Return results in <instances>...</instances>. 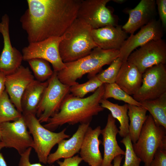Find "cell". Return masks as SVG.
<instances>
[{
    "instance_id": "cell-1",
    "label": "cell",
    "mask_w": 166,
    "mask_h": 166,
    "mask_svg": "<svg viewBox=\"0 0 166 166\" xmlns=\"http://www.w3.org/2000/svg\"><path fill=\"white\" fill-rule=\"evenodd\" d=\"M81 0H27L20 18L29 43L63 35L77 18Z\"/></svg>"
},
{
    "instance_id": "cell-2",
    "label": "cell",
    "mask_w": 166,
    "mask_h": 166,
    "mask_svg": "<svg viewBox=\"0 0 166 166\" xmlns=\"http://www.w3.org/2000/svg\"><path fill=\"white\" fill-rule=\"evenodd\" d=\"M105 91L103 84L91 95L79 98L69 94L64 100L59 111L43 126L52 131L67 124L73 125L90 123L93 117L103 111L100 103Z\"/></svg>"
},
{
    "instance_id": "cell-3",
    "label": "cell",
    "mask_w": 166,
    "mask_h": 166,
    "mask_svg": "<svg viewBox=\"0 0 166 166\" xmlns=\"http://www.w3.org/2000/svg\"><path fill=\"white\" fill-rule=\"evenodd\" d=\"M119 50H104L97 47L88 55L76 61L65 63L66 67L57 72L58 79L69 86L77 84V79L88 74L89 79L99 73L102 67L110 65L119 57Z\"/></svg>"
},
{
    "instance_id": "cell-4",
    "label": "cell",
    "mask_w": 166,
    "mask_h": 166,
    "mask_svg": "<svg viewBox=\"0 0 166 166\" xmlns=\"http://www.w3.org/2000/svg\"><path fill=\"white\" fill-rule=\"evenodd\" d=\"M91 26L77 18L64 34L59 51L64 63L74 61L89 54L98 47L92 36Z\"/></svg>"
},
{
    "instance_id": "cell-5",
    "label": "cell",
    "mask_w": 166,
    "mask_h": 166,
    "mask_svg": "<svg viewBox=\"0 0 166 166\" xmlns=\"http://www.w3.org/2000/svg\"><path fill=\"white\" fill-rule=\"evenodd\" d=\"M132 146L144 166H150L156 151L166 149V129L157 125L152 116L148 115L137 140Z\"/></svg>"
},
{
    "instance_id": "cell-6",
    "label": "cell",
    "mask_w": 166,
    "mask_h": 166,
    "mask_svg": "<svg viewBox=\"0 0 166 166\" xmlns=\"http://www.w3.org/2000/svg\"><path fill=\"white\" fill-rule=\"evenodd\" d=\"M22 115L28 131L32 135L33 148L37 153L39 161L46 164L53 147L62 140L69 138L70 136L65 133L66 128L58 132L48 129L41 124L34 114L29 113Z\"/></svg>"
},
{
    "instance_id": "cell-7",
    "label": "cell",
    "mask_w": 166,
    "mask_h": 166,
    "mask_svg": "<svg viewBox=\"0 0 166 166\" xmlns=\"http://www.w3.org/2000/svg\"><path fill=\"white\" fill-rule=\"evenodd\" d=\"M48 81L36 115L41 123H46L59 111L64 100L70 93V86L60 81L57 72H54Z\"/></svg>"
},
{
    "instance_id": "cell-8",
    "label": "cell",
    "mask_w": 166,
    "mask_h": 166,
    "mask_svg": "<svg viewBox=\"0 0 166 166\" xmlns=\"http://www.w3.org/2000/svg\"><path fill=\"white\" fill-rule=\"evenodd\" d=\"M110 0H81L77 18L81 19L97 29L118 25V17L106 6Z\"/></svg>"
},
{
    "instance_id": "cell-9",
    "label": "cell",
    "mask_w": 166,
    "mask_h": 166,
    "mask_svg": "<svg viewBox=\"0 0 166 166\" xmlns=\"http://www.w3.org/2000/svg\"><path fill=\"white\" fill-rule=\"evenodd\" d=\"M64 35L59 37H51L43 40L29 43L22 49L23 60L34 58L44 59L50 63L53 71L59 72L66 68L62 61L59 51L61 42Z\"/></svg>"
},
{
    "instance_id": "cell-10",
    "label": "cell",
    "mask_w": 166,
    "mask_h": 166,
    "mask_svg": "<svg viewBox=\"0 0 166 166\" xmlns=\"http://www.w3.org/2000/svg\"><path fill=\"white\" fill-rule=\"evenodd\" d=\"M166 93V68L162 64L147 69L142 74V84L133 95L136 101L157 98Z\"/></svg>"
},
{
    "instance_id": "cell-11",
    "label": "cell",
    "mask_w": 166,
    "mask_h": 166,
    "mask_svg": "<svg viewBox=\"0 0 166 166\" xmlns=\"http://www.w3.org/2000/svg\"><path fill=\"white\" fill-rule=\"evenodd\" d=\"M134 65L143 74L148 68L166 62V43L161 39L151 41L129 55L127 61Z\"/></svg>"
},
{
    "instance_id": "cell-12",
    "label": "cell",
    "mask_w": 166,
    "mask_h": 166,
    "mask_svg": "<svg viewBox=\"0 0 166 166\" xmlns=\"http://www.w3.org/2000/svg\"><path fill=\"white\" fill-rule=\"evenodd\" d=\"M1 141L4 147L13 148L20 155L33 146V138L23 115L12 122L0 123Z\"/></svg>"
},
{
    "instance_id": "cell-13",
    "label": "cell",
    "mask_w": 166,
    "mask_h": 166,
    "mask_svg": "<svg viewBox=\"0 0 166 166\" xmlns=\"http://www.w3.org/2000/svg\"><path fill=\"white\" fill-rule=\"evenodd\" d=\"M164 30L159 19L153 20L125 40L119 50V57L123 62L127 61L130 54L137 48L151 41L162 39Z\"/></svg>"
},
{
    "instance_id": "cell-14",
    "label": "cell",
    "mask_w": 166,
    "mask_h": 166,
    "mask_svg": "<svg viewBox=\"0 0 166 166\" xmlns=\"http://www.w3.org/2000/svg\"><path fill=\"white\" fill-rule=\"evenodd\" d=\"M10 19L6 14L0 22V33L3 38V47L0 56V72L6 75L15 71L23 60L22 54L12 45L9 33Z\"/></svg>"
},
{
    "instance_id": "cell-15",
    "label": "cell",
    "mask_w": 166,
    "mask_h": 166,
    "mask_svg": "<svg viewBox=\"0 0 166 166\" xmlns=\"http://www.w3.org/2000/svg\"><path fill=\"white\" fill-rule=\"evenodd\" d=\"M34 80V76L29 68L22 65L13 73L6 75L5 90L12 102L22 113V96L27 86Z\"/></svg>"
},
{
    "instance_id": "cell-16",
    "label": "cell",
    "mask_w": 166,
    "mask_h": 166,
    "mask_svg": "<svg viewBox=\"0 0 166 166\" xmlns=\"http://www.w3.org/2000/svg\"><path fill=\"white\" fill-rule=\"evenodd\" d=\"M156 5L155 0H141L134 8L125 10L129 18L122 26V29L127 33L133 34L138 29L155 19Z\"/></svg>"
},
{
    "instance_id": "cell-17",
    "label": "cell",
    "mask_w": 166,
    "mask_h": 166,
    "mask_svg": "<svg viewBox=\"0 0 166 166\" xmlns=\"http://www.w3.org/2000/svg\"><path fill=\"white\" fill-rule=\"evenodd\" d=\"M116 121L111 113L109 114L106 125L101 129V134L102 136V143L104 153L101 166H113L112 162L115 157L119 155H125V152L119 146L117 141V135L119 130Z\"/></svg>"
},
{
    "instance_id": "cell-18",
    "label": "cell",
    "mask_w": 166,
    "mask_h": 166,
    "mask_svg": "<svg viewBox=\"0 0 166 166\" xmlns=\"http://www.w3.org/2000/svg\"><path fill=\"white\" fill-rule=\"evenodd\" d=\"M121 26H108L92 29L93 39L98 47L104 50H118L127 38V33Z\"/></svg>"
},
{
    "instance_id": "cell-19",
    "label": "cell",
    "mask_w": 166,
    "mask_h": 166,
    "mask_svg": "<svg viewBox=\"0 0 166 166\" xmlns=\"http://www.w3.org/2000/svg\"><path fill=\"white\" fill-rule=\"evenodd\" d=\"M100 126L94 129L89 126L86 131L80 150V157L90 166H101L103 157L99 145L102 141L99 139L101 134Z\"/></svg>"
},
{
    "instance_id": "cell-20",
    "label": "cell",
    "mask_w": 166,
    "mask_h": 166,
    "mask_svg": "<svg viewBox=\"0 0 166 166\" xmlns=\"http://www.w3.org/2000/svg\"><path fill=\"white\" fill-rule=\"evenodd\" d=\"M90 124H80L71 137L67 140L63 139L61 141L57 144L56 150L49 155L47 163L52 164L60 159L71 157L78 153Z\"/></svg>"
},
{
    "instance_id": "cell-21",
    "label": "cell",
    "mask_w": 166,
    "mask_h": 166,
    "mask_svg": "<svg viewBox=\"0 0 166 166\" xmlns=\"http://www.w3.org/2000/svg\"><path fill=\"white\" fill-rule=\"evenodd\" d=\"M142 75L133 64L123 62L115 83L130 95H133L142 84Z\"/></svg>"
},
{
    "instance_id": "cell-22",
    "label": "cell",
    "mask_w": 166,
    "mask_h": 166,
    "mask_svg": "<svg viewBox=\"0 0 166 166\" xmlns=\"http://www.w3.org/2000/svg\"><path fill=\"white\" fill-rule=\"evenodd\" d=\"M48 84V80L42 82L34 80L27 86L21 100L22 115L29 113L36 115L38 107Z\"/></svg>"
},
{
    "instance_id": "cell-23",
    "label": "cell",
    "mask_w": 166,
    "mask_h": 166,
    "mask_svg": "<svg viewBox=\"0 0 166 166\" xmlns=\"http://www.w3.org/2000/svg\"><path fill=\"white\" fill-rule=\"evenodd\" d=\"M128 115L130 121L128 134L132 143L137 140L148 117L147 110L142 106L128 104Z\"/></svg>"
},
{
    "instance_id": "cell-24",
    "label": "cell",
    "mask_w": 166,
    "mask_h": 166,
    "mask_svg": "<svg viewBox=\"0 0 166 166\" xmlns=\"http://www.w3.org/2000/svg\"><path fill=\"white\" fill-rule=\"evenodd\" d=\"M101 106L110 111L112 117L117 119L120 124L119 134L124 137L129 133V117L128 115V104L119 105L113 103L107 100L101 99L100 101Z\"/></svg>"
},
{
    "instance_id": "cell-25",
    "label": "cell",
    "mask_w": 166,
    "mask_h": 166,
    "mask_svg": "<svg viewBox=\"0 0 166 166\" xmlns=\"http://www.w3.org/2000/svg\"><path fill=\"white\" fill-rule=\"evenodd\" d=\"M148 111L155 122L166 129V93L155 99L139 102Z\"/></svg>"
},
{
    "instance_id": "cell-26",
    "label": "cell",
    "mask_w": 166,
    "mask_h": 166,
    "mask_svg": "<svg viewBox=\"0 0 166 166\" xmlns=\"http://www.w3.org/2000/svg\"><path fill=\"white\" fill-rule=\"evenodd\" d=\"M22 116L11 101L5 90L0 96V123L15 121Z\"/></svg>"
},
{
    "instance_id": "cell-27",
    "label": "cell",
    "mask_w": 166,
    "mask_h": 166,
    "mask_svg": "<svg viewBox=\"0 0 166 166\" xmlns=\"http://www.w3.org/2000/svg\"><path fill=\"white\" fill-rule=\"evenodd\" d=\"M105 91L103 98L107 100L110 98L121 101L128 104L141 106L140 104L126 93L115 83L104 84Z\"/></svg>"
},
{
    "instance_id": "cell-28",
    "label": "cell",
    "mask_w": 166,
    "mask_h": 166,
    "mask_svg": "<svg viewBox=\"0 0 166 166\" xmlns=\"http://www.w3.org/2000/svg\"><path fill=\"white\" fill-rule=\"evenodd\" d=\"M37 80L42 82L47 81L54 71L47 61L40 58H34L27 61Z\"/></svg>"
},
{
    "instance_id": "cell-29",
    "label": "cell",
    "mask_w": 166,
    "mask_h": 166,
    "mask_svg": "<svg viewBox=\"0 0 166 166\" xmlns=\"http://www.w3.org/2000/svg\"><path fill=\"white\" fill-rule=\"evenodd\" d=\"M87 82L81 84L79 83L70 86V92L73 96L84 98L88 93L94 92L98 88L104 84L97 77L94 76L89 79Z\"/></svg>"
},
{
    "instance_id": "cell-30",
    "label": "cell",
    "mask_w": 166,
    "mask_h": 166,
    "mask_svg": "<svg viewBox=\"0 0 166 166\" xmlns=\"http://www.w3.org/2000/svg\"><path fill=\"white\" fill-rule=\"evenodd\" d=\"M123 63L121 59L117 57L112 62L108 68L97 74V77L103 84L115 83Z\"/></svg>"
},
{
    "instance_id": "cell-31",
    "label": "cell",
    "mask_w": 166,
    "mask_h": 166,
    "mask_svg": "<svg viewBox=\"0 0 166 166\" xmlns=\"http://www.w3.org/2000/svg\"><path fill=\"white\" fill-rule=\"evenodd\" d=\"M120 142L124 145L125 148L123 166H140L141 161L134 152L129 134L123 137Z\"/></svg>"
},
{
    "instance_id": "cell-32",
    "label": "cell",
    "mask_w": 166,
    "mask_h": 166,
    "mask_svg": "<svg viewBox=\"0 0 166 166\" xmlns=\"http://www.w3.org/2000/svg\"><path fill=\"white\" fill-rule=\"evenodd\" d=\"M150 166H166V149H160L156 151Z\"/></svg>"
},
{
    "instance_id": "cell-33",
    "label": "cell",
    "mask_w": 166,
    "mask_h": 166,
    "mask_svg": "<svg viewBox=\"0 0 166 166\" xmlns=\"http://www.w3.org/2000/svg\"><path fill=\"white\" fill-rule=\"evenodd\" d=\"M32 148H27L23 153L21 154L18 166H45L40 162L31 163L30 160V155Z\"/></svg>"
},
{
    "instance_id": "cell-34",
    "label": "cell",
    "mask_w": 166,
    "mask_h": 166,
    "mask_svg": "<svg viewBox=\"0 0 166 166\" xmlns=\"http://www.w3.org/2000/svg\"><path fill=\"white\" fill-rule=\"evenodd\" d=\"M156 5L160 20L164 30L166 28V0H156Z\"/></svg>"
},
{
    "instance_id": "cell-35",
    "label": "cell",
    "mask_w": 166,
    "mask_h": 166,
    "mask_svg": "<svg viewBox=\"0 0 166 166\" xmlns=\"http://www.w3.org/2000/svg\"><path fill=\"white\" fill-rule=\"evenodd\" d=\"M82 160L78 155L72 157L64 159L63 161L58 160L57 161L59 166H79ZM51 166H55L53 164Z\"/></svg>"
},
{
    "instance_id": "cell-36",
    "label": "cell",
    "mask_w": 166,
    "mask_h": 166,
    "mask_svg": "<svg viewBox=\"0 0 166 166\" xmlns=\"http://www.w3.org/2000/svg\"><path fill=\"white\" fill-rule=\"evenodd\" d=\"M6 75L0 72V96L5 90V80Z\"/></svg>"
},
{
    "instance_id": "cell-37",
    "label": "cell",
    "mask_w": 166,
    "mask_h": 166,
    "mask_svg": "<svg viewBox=\"0 0 166 166\" xmlns=\"http://www.w3.org/2000/svg\"><path fill=\"white\" fill-rule=\"evenodd\" d=\"M3 148L4 146L3 143L0 141V166H8L2 154L0 152L1 149Z\"/></svg>"
},
{
    "instance_id": "cell-38",
    "label": "cell",
    "mask_w": 166,
    "mask_h": 166,
    "mask_svg": "<svg viewBox=\"0 0 166 166\" xmlns=\"http://www.w3.org/2000/svg\"><path fill=\"white\" fill-rule=\"evenodd\" d=\"M122 158L123 157L121 155H119L115 157L113 160V166H121Z\"/></svg>"
},
{
    "instance_id": "cell-39",
    "label": "cell",
    "mask_w": 166,
    "mask_h": 166,
    "mask_svg": "<svg viewBox=\"0 0 166 166\" xmlns=\"http://www.w3.org/2000/svg\"><path fill=\"white\" fill-rule=\"evenodd\" d=\"M113 2L118 4H122L126 1L125 0H113Z\"/></svg>"
},
{
    "instance_id": "cell-40",
    "label": "cell",
    "mask_w": 166,
    "mask_h": 166,
    "mask_svg": "<svg viewBox=\"0 0 166 166\" xmlns=\"http://www.w3.org/2000/svg\"><path fill=\"white\" fill-rule=\"evenodd\" d=\"M1 133L0 132V141H1Z\"/></svg>"
}]
</instances>
